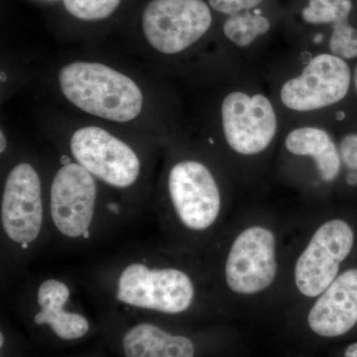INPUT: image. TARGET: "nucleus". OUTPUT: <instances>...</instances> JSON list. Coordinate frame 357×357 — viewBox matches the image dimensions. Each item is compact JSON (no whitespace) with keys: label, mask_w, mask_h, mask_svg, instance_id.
I'll list each match as a JSON object with an SVG mask.
<instances>
[{"label":"nucleus","mask_w":357,"mask_h":357,"mask_svg":"<svg viewBox=\"0 0 357 357\" xmlns=\"http://www.w3.org/2000/svg\"><path fill=\"white\" fill-rule=\"evenodd\" d=\"M121 0H64L68 13L79 20H105L116 10Z\"/></svg>","instance_id":"18"},{"label":"nucleus","mask_w":357,"mask_h":357,"mask_svg":"<svg viewBox=\"0 0 357 357\" xmlns=\"http://www.w3.org/2000/svg\"><path fill=\"white\" fill-rule=\"evenodd\" d=\"M330 49L333 55L342 60L357 57V29L349 25V20L333 25Z\"/></svg>","instance_id":"19"},{"label":"nucleus","mask_w":357,"mask_h":357,"mask_svg":"<svg viewBox=\"0 0 357 357\" xmlns=\"http://www.w3.org/2000/svg\"><path fill=\"white\" fill-rule=\"evenodd\" d=\"M344 357H357V342H354L345 349Z\"/></svg>","instance_id":"22"},{"label":"nucleus","mask_w":357,"mask_h":357,"mask_svg":"<svg viewBox=\"0 0 357 357\" xmlns=\"http://www.w3.org/2000/svg\"><path fill=\"white\" fill-rule=\"evenodd\" d=\"M96 181L84 167L63 155L49 190L51 238L81 244L114 227L116 222L110 215L117 217L100 210Z\"/></svg>","instance_id":"4"},{"label":"nucleus","mask_w":357,"mask_h":357,"mask_svg":"<svg viewBox=\"0 0 357 357\" xmlns=\"http://www.w3.org/2000/svg\"><path fill=\"white\" fill-rule=\"evenodd\" d=\"M116 312L128 319L119 337L123 357H196L192 338L171 332L161 319Z\"/></svg>","instance_id":"13"},{"label":"nucleus","mask_w":357,"mask_h":357,"mask_svg":"<svg viewBox=\"0 0 357 357\" xmlns=\"http://www.w3.org/2000/svg\"><path fill=\"white\" fill-rule=\"evenodd\" d=\"M75 162L96 180L115 190H128L139 180L141 161L132 148L105 129H79L70 142Z\"/></svg>","instance_id":"8"},{"label":"nucleus","mask_w":357,"mask_h":357,"mask_svg":"<svg viewBox=\"0 0 357 357\" xmlns=\"http://www.w3.org/2000/svg\"><path fill=\"white\" fill-rule=\"evenodd\" d=\"M63 95L79 109L115 122L132 121L142 109L137 84L100 63L74 62L59 73Z\"/></svg>","instance_id":"5"},{"label":"nucleus","mask_w":357,"mask_h":357,"mask_svg":"<svg viewBox=\"0 0 357 357\" xmlns=\"http://www.w3.org/2000/svg\"><path fill=\"white\" fill-rule=\"evenodd\" d=\"M277 270L274 232L262 225H252L239 232L227 249L223 281L230 292L256 295L273 284Z\"/></svg>","instance_id":"7"},{"label":"nucleus","mask_w":357,"mask_h":357,"mask_svg":"<svg viewBox=\"0 0 357 357\" xmlns=\"http://www.w3.org/2000/svg\"><path fill=\"white\" fill-rule=\"evenodd\" d=\"M171 249H136L98 268L95 285L110 311L176 318L198 304L197 277Z\"/></svg>","instance_id":"1"},{"label":"nucleus","mask_w":357,"mask_h":357,"mask_svg":"<svg viewBox=\"0 0 357 357\" xmlns=\"http://www.w3.org/2000/svg\"><path fill=\"white\" fill-rule=\"evenodd\" d=\"M351 0H311L302 11L304 20L311 24H337L349 20Z\"/></svg>","instance_id":"17"},{"label":"nucleus","mask_w":357,"mask_h":357,"mask_svg":"<svg viewBox=\"0 0 357 357\" xmlns=\"http://www.w3.org/2000/svg\"><path fill=\"white\" fill-rule=\"evenodd\" d=\"M285 146L294 155L312 157L321 180L332 182L340 174V155L326 131L314 128L295 129L286 138Z\"/></svg>","instance_id":"15"},{"label":"nucleus","mask_w":357,"mask_h":357,"mask_svg":"<svg viewBox=\"0 0 357 357\" xmlns=\"http://www.w3.org/2000/svg\"><path fill=\"white\" fill-rule=\"evenodd\" d=\"M33 326L62 342L88 337L93 325L77 299V288L68 278L46 275L33 280L20 301Z\"/></svg>","instance_id":"6"},{"label":"nucleus","mask_w":357,"mask_h":357,"mask_svg":"<svg viewBox=\"0 0 357 357\" xmlns=\"http://www.w3.org/2000/svg\"><path fill=\"white\" fill-rule=\"evenodd\" d=\"M168 208L160 225L174 243L201 241L211 234L222 215V201L215 176L202 162L183 160L167 177Z\"/></svg>","instance_id":"3"},{"label":"nucleus","mask_w":357,"mask_h":357,"mask_svg":"<svg viewBox=\"0 0 357 357\" xmlns=\"http://www.w3.org/2000/svg\"><path fill=\"white\" fill-rule=\"evenodd\" d=\"M2 255L9 265L20 266L51 238L48 204L41 177L28 162L6 176L0 204Z\"/></svg>","instance_id":"2"},{"label":"nucleus","mask_w":357,"mask_h":357,"mask_svg":"<svg viewBox=\"0 0 357 357\" xmlns=\"http://www.w3.org/2000/svg\"><path fill=\"white\" fill-rule=\"evenodd\" d=\"M208 2L218 13L234 15L244 9L255 8L261 3L262 0H208Z\"/></svg>","instance_id":"20"},{"label":"nucleus","mask_w":357,"mask_h":357,"mask_svg":"<svg viewBox=\"0 0 357 357\" xmlns=\"http://www.w3.org/2000/svg\"><path fill=\"white\" fill-rule=\"evenodd\" d=\"M270 29V21L261 15L246 11L230 15L223 25L225 36L237 46L245 47L252 43L256 37Z\"/></svg>","instance_id":"16"},{"label":"nucleus","mask_w":357,"mask_h":357,"mask_svg":"<svg viewBox=\"0 0 357 357\" xmlns=\"http://www.w3.org/2000/svg\"><path fill=\"white\" fill-rule=\"evenodd\" d=\"M354 244V230L344 220L335 218L319 225L296 262L298 291L305 297H319L337 279Z\"/></svg>","instance_id":"9"},{"label":"nucleus","mask_w":357,"mask_h":357,"mask_svg":"<svg viewBox=\"0 0 357 357\" xmlns=\"http://www.w3.org/2000/svg\"><path fill=\"white\" fill-rule=\"evenodd\" d=\"M351 81V69L344 60L321 54L305 67L301 76L282 86L281 100L297 112L323 109L344 98Z\"/></svg>","instance_id":"11"},{"label":"nucleus","mask_w":357,"mask_h":357,"mask_svg":"<svg viewBox=\"0 0 357 357\" xmlns=\"http://www.w3.org/2000/svg\"><path fill=\"white\" fill-rule=\"evenodd\" d=\"M222 116L227 144L239 154L264 151L276 134V114L271 102L262 95L229 93L223 100Z\"/></svg>","instance_id":"12"},{"label":"nucleus","mask_w":357,"mask_h":357,"mask_svg":"<svg viewBox=\"0 0 357 357\" xmlns=\"http://www.w3.org/2000/svg\"><path fill=\"white\" fill-rule=\"evenodd\" d=\"M2 81H6V75H3V72L1 73Z\"/></svg>","instance_id":"26"},{"label":"nucleus","mask_w":357,"mask_h":357,"mask_svg":"<svg viewBox=\"0 0 357 357\" xmlns=\"http://www.w3.org/2000/svg\"><path fill=\"white\" fill-rule=\"evenodd\" d=\"M340 158L349 169L357 170V134L345 136L342 140Z\"/></svg>","instance_id":"21"},{"label":"nucleus","mask_w":357,"mask_h":357,"mask_svg":"<svg viewBox=\"0 0 357 357\" xmlns=\"http://www.w3.org/2000/svg\"><path fill=\"white\" fill-rule=\"evenodd\" d=\"M211 21L203 0H152L143 13L142 27L157 51L177 54L201 39Z\"/></svg>","instance_id":"10"},{"label":"nucleus","mask_w":357,"mask_h":357,"mask_svg":"<svg viewBox=\"0 0 357 357\" xmlns=\"http://www.w3.org/2000/svg\"><path fill=\"white\" fill-rule=\"evenodd\" d=\"M354 84H356V89L357 93V67L356 70V75H354Z\"/></svg>","instance_id":"24"},{"label":"nucleus","mask_w":357,"mask_h":357,"mask_svg":"<svg viewBox=\"0 0 357 357\" xmlns=\"http://www.w3.org/2000/svg\"><path fill=\"white\" fill-rule=\"evenodd\" d=\"M0 137H1V147H0V152H1V153H3V152L6 151V136H4L3 131H1V132H0Z\"/></svg>","instance_id":"23"},{"label":"nucleus","mask_w":357,"mask_h":357,"mask_svg":"<svg viewBox=\"0 0 357 357\" xmlns=\"http://www.w3.org/2000/svg\"><path fill=\"white\" fill-rule=\"evenodd\" d=\"M310 328L324 337H337L357 324V269L347 270L317 297L309 314Z\"/></svg>","instance_id":"14"},{"label":"nucleus","mask_w":357,"mask_h":357,"mask_svg":"<svg viewBox=\"0 0 357 357\" xmlns=\"http://www.w3.org/2000/svg\"><path fill=\"white\" fill-rule=\"evenodd\" d=\"M357 180L356 177H354V176H351V177H349V182L351 183V184H354V183H356Z\"/></svg>","instance_id":"25"}]
</instances>
